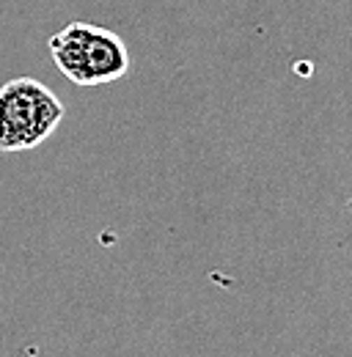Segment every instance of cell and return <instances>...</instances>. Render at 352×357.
Instances as JSON below:
<instances>
[{"label":"cell","mask_w":352,"mask_h":357,"mask_svg":"<svg viewBox=\"0 0 352 357\" xmlns=\"http://www.w3.org/2000/svg\"><path fill=\"white\" fill-rule=\"evenodd\" d=\"M64 121V102L34 77L0 86V151L20 154L42 146Z\"/></svg>","instance_id":"obj_2"},{"label":"cell","mask_w":352,"mask_h":357,"mask_svg":"<svg viewBox=\"0 0 352 357\" xmlns=\"http://www.w3.org/2000/svg\"><path fill=\"white\" fill-rule=\"evenodd\" d=\"M47 47L58 72L80 89L110 86L122 80L132 66L124 39L94 22H69L50 36Z\"/></svg>","instance_id":"obj_1"}]
</instances>
